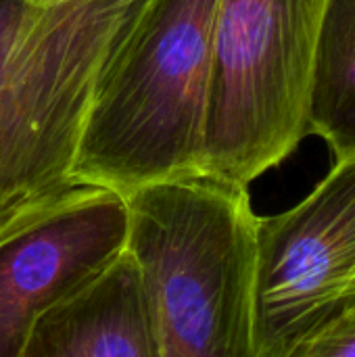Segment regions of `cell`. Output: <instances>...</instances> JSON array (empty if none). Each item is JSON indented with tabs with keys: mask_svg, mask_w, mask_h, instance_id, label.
<instances>
[{
	"mask_svg": "<svg viewBox=\"0 0 355 357\" xmlns=\"http://www.w3.org/2000/svg\"><path fill=\"white\" fill-rule=\"evenodd\" d=\"M151 0H0V224L71 186L96 90Z\"/></svg>",
	"mask_w": 355,
	"mask_h": 357,
	"instance_id": "obj_3",
	"label": "cell"
},
{
	"mask_svg": "<svg viewBox=\"0 0 355 357\" xmlns=\"http://www.w3.org/2000/svg\"><path fill=\"white\" fill-rule=\"evenodd\" d=\"M280 357H355V305L303 337Z\"/></svg>",
	"mask_w": 355,
	"mask_h": 357,
	"instance_id": "obj_9",
	"label": "cell"
},
{
	"mask_svg": "<svg viewBox=\"0 0 355 357\" xmlns=\"http://www.w3.org/2000/svg\"><path fill=\"white\" fill-rule=\"evenodd\" d=\"M19 357H161L132 255L46 312Z\"/></svg>",
	"mask_w": 355,
	"mask_h": 357,
	"instance_id": "obj_7",
	"label": "cell"
},
{
	"mask_svg": "<svg viewBox=\"0 0 355 357\" xmlns=\"http://www.w3.org/2000/svg\"><path fill=\"white\" fill-rule=\"evenodd\" d=\"M355 305V155L295 207L257 220L255 357H280Z\"/></svg>",
	"mask_w": 355,
	"mask_h": 357,
	"instance_id": "obj_5",
	"label": "cell"
},
{
	"mask_svg": "<svg viewBox=\"0 0 355 357\" xmlns=\"http://www.w3.org/2000/svg\"><path fill=\"white\" fill-rule=\"evenodd\" d=\"M128 201V245L161 357H255L257 215L249 188L207 176Z\"/></svg>",
	"mask_w": 355,
	"mask_h": 357,
	"instance_id": "obj_1",
	"label": "cell"
},
{
	"mask_svg": "<svg viewBox=\"0 0 355 357\" xmlns=\"http://www.w3.org/2000/svg\"><path fill=\"white\" fill-rule=\"evenodd\" d=\"M218 0H151L88 111L71 184L130 197L203 176Z\"/></svg>",
	"mask_w": 355,
	"mask_h": 357,
	"instance_id": "obj_2",
	"label": "cell"
},
{
	"mask_svg": "<svg viewBox=\"0 0 355 357\" xmlns=\"http://www.w3.org/2000/svg\"><path fill=\"white\" fill-rule=\"evenodd\" d=\"M308 136L335 161L355 155V0H328L320 19L305 96Z\"/></svg>",
	"mask_w": 355,
	"mask_h": 357,
	"instance_id": "obj_8",
	"label": "cell"
},
{
	"mask_svg": "<svg viewBox=\"0 0 355 357\" xmlns=\"http://www.w3.org/2000/svg\"><path fill=\"white\" fill-rule=\"evenodd\" d=\"M326 2L218 0L203 176L249 188L308 136V77Z\"/></svg>",
	"mask_w": 355,
	"mask_h": 357,
	"instance_id": "obj_4",
	"label": "cell"
},
{
	"mask_svg": "<svg viewBox=\"0 0 355 357\" xmlns=\"http://www.w3.org/2000/svg\"><path fill=\"white\" fill-rule=\"evenodd\" d=\"M128 245L126 197L71 184L0 224V357H19L36 322L103 274Z\"/></svg>",
	"mask_w": 355,
	"mask_h": 357,
	"instance_id": "obj_6",
	"label": "cell"
}]
</instances>
